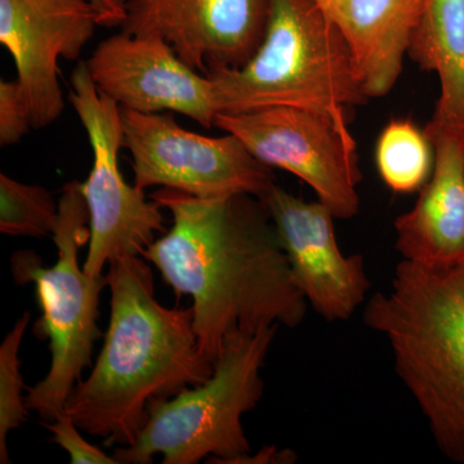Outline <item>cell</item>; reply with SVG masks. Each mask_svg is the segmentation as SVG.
I'll list each match as a JSON object with an SVG mask.
<instances>
[{
  "label": "cell",
  "mask_w": 464,
  "mask_h": 464,
  "mask_svg": "<svg viewBox=\"0 0 464 464\" xmlns=\"http://www.w3.org/2000/svg\"><path fill=\"white\" fill-rule=\"evenodd\" d=\"M150 198L169 210L172 226L141 257L177 297L192 299L198 343L213 365L235 333L304 322L306 298L261 199H203L164 188Z\"/></svg>",
  "instance_id": "6da1fadb"
},
{
  "label": "cell",
  "mask_w": 464,
  "mask_h": 464,
  "mask_svg": "<svg viewBox=\"0 0 464 464\" xmlns=\"http://www.w3.org/2000/svg\"><path fill=\"white\" fill-rule=\"evenodd\" d=\"M106 282L111 311L105 343L63 411L81 431L103 439L105 447H132L152 400L204 383L215 365L200 351L192 308L164 307L155 298L145 258L112 259Z\"/></svg>",
  "instance_id": "7a4b0ae2"
},
{
  "label": "cell",
  "mask_w": 464,
  "mask_h": 464,
  "mask_svg": "<svg viewBox=\"0 0 464 464\" xmlns=\"http://www.w3.org/2000/svg\"><path fill=\"white\" fill-rule=\"evenodd\" d=\"M362 319L389 342L440 453L464 464V264L402 259L389 293L372 295Z\"/></svg>",
  "instance_id": "3957f363"
},
{
  "label": "cell",
  "mask_w": 464,
  "mask_h": 464,
  "mask_svg": "<svg viewBox=\"0 0 464 464\" xmlns=\"http://www.w3.org/2000/svg\"><path fill=\"white\" fill-rule=\"evenodd\" d=\"M208 76L218 114L310 110L332 118L347 136L351 110L371 100L346 41L314 0H271L255 54L237 69Z\"/></svg>",
  "instance_id": "277c9868"
},
{
  "label": "cell",
  "mask_w": 464,
  "mask_h": 464,
  "mask_svg": "<svg viewBox=\"0 0 464 464\" xmlns=\"http://www.w3.org/2000/svg\"><path fill=\"white\" fill-rule=\"evenodd\" d=\"M279 326L235 333L209 380L188 387L172 399L150 402L148 417L132 447H119V464H150L157 454L163 464L241 463L250 454L241 418L264 395L261 369Z\"/></svg>",
  "instance_id": "5b68a950"
},
{
  "label": "cell",
  "mask_w": 464,
  "mask_h": 464,
  "mask_svg": "<svg viewBox=\"0 0 464 464\" xmlns=\"http://www.w3.org/2000/svg\"><path fill=\"white\" fill-rule=\"evenodd\" d=\"M52 237L57 261L51 267H44L33 250H20L11 261L14 282L35 285L42 317L34 333L50 341V372L35 386L27 387L25 398L26 408L48 422L63 413L67 398L91 365L94 342L101 337L100 295L108 285L106 276H91L79 265V250L91 237L90 212L81 182H69L63 188Z\"/></svg>",
  "instance_id": "8992f818"
},
{
  "label": "cell",
  "mask_w": 464,
  "mask_h": 464,
  "mask_svg": "<svg viewBox=\"0 0 464 464\" xmlns=\"http://www.w3.org/2000/svg\"><path fill=\"white\" fill-rule=\"evenodd\" d=\"M70 101L93 152L90 176L82 183L91 228L83 270L102 276L112 259L141 256L158 232H166V218L158 201H149L143 190L125 181L119 167L124 148L121 106L99 91L84 61L72 72Z\"/></svg>",
  "instance_id": "52a82bcc"
},
{
  "label": "cell",
  "mask_w": 464,
  "mask_h": 464,
  "mask_svg": "<svg viewBox=\"0 0 464 464\" xmlns=\"http://www.w3.org/2000/svg\"><path fill=\"white\" fill-rule=\"evenodd\" d=\"M121 111L140 190L159 186L203 199L239 194L259 199L275 185L273 168L234 134L201 136L183 130L172 115Z\"/></svg>",
  "instance_id": "ba28073f"
},
{
  "label": "cell",
  "mask_w": 464,
  "mask_h": 464,
  "mask_svg": "<svg viewBox=\"0 0 464 464\" xmlns=\"http://www.w3.org/2000/svg\"><path fill=\"white\" fill-rule=\"evenodd\" d=\"M215 127L234 134L262 163L295 174L337 219L360 210L357 143L329 116L295 108L218 114Z\"/></svg>",
  "instance_id": "9c48e42d"
},
{
  "label": "cell",
  "mask_w": 464,
  "mask_h": 464,
  "mask_svg": "<svg viewBox=\"0 0 464 464\" xmlns=\"http://www.w3.org/2000/svg\"><path fill=\"white\" fill-rule=\"evenodd\" d=\"M97 26L92 0H0V43L14 58L33 130L50 127L63 114L58 60H79Z\"/></svg>",
  "instance_id": "30bf717a"
},
{
  "label": "cell",
  "mask_w": 464,
  "mask_h": 464,
  "mask_svg": "<svg viewBox=\"0 0 464 464\" xmlns=\"http://www.w3.org/2000/svg\"><path fill=\"white\" fill-rule=\"evenodd\" d=\"M271 0H125L121 32L164 39L209 75L243 66L264 39Z\"/></svg>",
  "instance_id": "8fae6325"
},
{
  "label": "cell",
  "mask_w": 464,
  "mask_h": 464,
  "mask_svg": "<svg viewBox=\"0 0 464 464\" xmlns=\"http://www.w3.org/2000/svg\"><path fill=\"white\" fill-rule=\"evenodd\" d=\"M100 92L121 108L158 114L173 111L215 125L217 114L209 76L188 66L164 39L121 32L100 43L87 61Z\"/></svg>",
  "instance_id": "7c38bea8"
},
{
  "label": "cell",
  "mask_w": 464,
  "mask_h": 464,
  "mask_svg": "<svg viewBox=\"0 0 464 464\" xmlns=\"http://www.w3.org/2000/svg\"><path fill=\"white\" fill-rule=\"evenodd\" d=\"M259 199L273 219L307 304L328 322L350 319L365 304L371 282L362 256L342 252L331 210L319 200H304L276 183Z\"/></svg>",
  "instance_id": "4fadbf2b"
},
{
  "label": "cell",
  "mask_w": 464,
  "mask_h": 464,
  "mask_svg": "<svg viewBox=\"0 0 464 464\" xmlns=\"http://www.w3.org/2000/svg\"><path fill=\"white\" fill-rule=\"evenodd\" d=\"M424 132L435 149V164L417 203L396 218V249L415 264H464V140Z\"/></svg>",
  "instance_id": "5bb4252c"
},
{
  "label": "cell",
  "mask_w": 464,
  "mask_h": 464,
  "mask_svg": "<svg viewBox=\"0 0 464 464\" xmlns=\"http://www.w3.org/2000/svg\"><path fill=\"white\" fill-rule=\"evenodd\" d=\"M343 36L369 99L389 94L400 79L424 0H314Z\"/></svg>",
  "instance_id": "9a60e30c"
},
{
  "label": "cell",
  "mask_w": 464,
  "mask_h": 464,
  "mask_svg": "<svg viewBox=\"0 0 464 464\" xmlns=\"http://www.w3.org/2000/svg\"><path fill=\"white\" fill-rule=\"evenodd\" d=\"M408 56L439 78L435 112L424 128L464 140V0H424Z\"/></svg>",
  "instance_id": "2e32d148"
},
{
  "label": "cell",
  "mask_w": 464,
  "mask_h": 464,
  "mask_svg": "<svg viewBox=\"0 0 464 464\" xmlns=\"http://www.w3.org/2000/svg\"><path fill=\"white\" fill-rule=\"evenodd\" d=\"M382 181L398 194L420 190L433 170L435 149L411 119H395L382 130L375 149Z\"/></svg>",
  "instance_id": "e0dca14e"
},
{
  "label": "cell",
  "mask_w": 464,
  "mask_h": 464,
  "mask_svg": "<svg viewBox=\"0 0 464 464\" xmlns=\"http://www.w3.org/2000/svg\"><path fill=\"white\" fill-rule=\"evenodd\" d=\"M58 201L47 188L27 185L0 174V232L11 237H43L53 235Z\"/></svg>",
  "instance_id": "ac0fdd59"
},
{
  "label": "cell",
  "mask_w": 464,
  "mask_h": 464,
  "mask_svg": "<svg viewBox=\"0 0 464 464\" xmlns=\"http://www.w3.org/2000/svg\"><path fill=\"white\" fill-rule=\"evenodd\" d=\"M32 314L29 311L14 323L0 344V463L8 464L7 438L12 430L25 422L29 409L23 398V375L20 372V348Z\"/></svg>",
  "instance_id": "d6986e66"
},
{
  "label": "cell",
  "mask_w": 464,
  "mask_h": 464,
  "mask_svg": "<svg viewBox=\"0 0 464 464\" xmlns=\"http://www.w3.org/2000/svg\"><path fill=\"white\" fill-rule=\"evenodd\" d=\"M33 130L32 114L17 81L0 82V146L16 145Z\"/></svg>",
  "instance_id": "ffe728a7"
},
{
  "label": "cell",
  "mask_w": 464,
  "mask_h": 464,
  "mask_svg": "<svg viewBox=\"0 0 464 464\" xmlns=\"http://www.w3.org/2000/svg\"><path fill=\"white\" fill-rule=\"evenodd\" d=\"M42 426L52 433V441L69 454L72 464H118L114 457L103 453L96 445H92L81 435V429L69 414H58L51 422Z\"/></svg>",
  "instance_id": "44dd1931"
},
{
  "label": "cell",
  "mask_w": 464,
  "mask_h": 464,
  "mask_svg": "<svg viewBox=\"0 0 464 464\" xmlns=\"http://www.w3.org/2000/svg\"><path fill=\"white\" fill-rule=\"evenodd\" d=\"M100 14V26H121L125 20V0H92Z\"/></svg>",
  "instance_id": "7402d4cb"
}]
</instances>
